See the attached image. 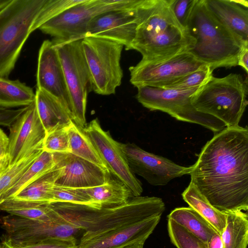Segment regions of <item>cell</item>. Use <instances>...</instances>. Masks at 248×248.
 <instances>
[{"label": "cell", "instance_id": "e575fe53", "mask_svg": "<svg viewBox=\"0 0 248 248\" xmlns=\"http://www.w3.org/2000/svg\"><path fill=\"white\" fill-rule=\"evenodd\" d=\"M77 245L76 238L28 243L14 242L2 238L0 243L1 248H77Z\"/></svg>", "mask_w": 248, "mask_h": 248}, {"label": "cell", "instance_id": "f35d334b", "mask_svg": "<svg viewBox=\"0 0 248 248\" xmlns=\"http://www.w3.org/2000/svg\"><path fill=\"white\" fill-rule=\"evenodd\" d=\"M9 139L5 132L0 128V156L7 154Z\"/></svg>", "mask_w": 248, "mask_h": 248}, {"label": "cell", "instance_id": "836d02e7", "mask_svg": "<svg viewBox=\"0 0 248 248\" xmlns=\"http://www.w3.org/2000/svg\"><path fill=\"white\" fill-rule=\"evenodd\" d=\"M68 126L46 133L43 142V151L53 154L70 153Z\"/></svg>", "mask_w": 248, "mask_h": 248}, {"label": "cell", "instance_id": "f546056e", "mask_svg": "<svg viewBox=\"0 0 248 248\" xmlns=\"http://www.w3.org/2000/svg\"><path fill=\"white\" fill-rule=\"evenodd\" d=\"M43 151V149L37 150L18 161L10 165L0 176V197L19 180Z\"/></svg>", "mask_w": 248, "mask_h": 248}, {"label": "cell", "instance_id": "44dd1931", "mask_svg": "<svg viewBox=\"0 0 248 248\" xmlns=\"http://www.w3.org/2000/svg\"><path fill=\"white\" fill-rule=\"evenodd\" d=\"M78 189L88 196L99 209L121 204L134 197L131 191L124 183L111 176L102 185Z\"/></svg>", "mask_w": 248, "mask_h": 248}, {"label": "cell", "instance_id": "83f0119b", "mask_svg": "<svg viewBox=\"0 0 248 248\" xmlns=\"http://www.w3.org/2000/svg\"><path fill=\"white\" fill-rule=\"evenodd\" d=\"M58 174L59 167L57 164L53 170L44 175L16 196L9 199L30 203L52 204V190Z\"/></svg>", "mask_w": 248, "mask_h": 248}, {"label": "cell", "instance_id": "2e32d148", "mask_svg": "<svg viewBox=\"0 0 248 248\" xmlns=\"http://www.w3.org/2000/svg\"><path fill=\"white\" fill-rule=\"evenodd\" d=\"M108 11L94 17L89 23L87 36L108 39L130 50L137 26L136 7ZM85 36V37H86Z\"/></svg>", "mask_w": 248, "mask_h": 248}, {"label": "cell", "instance_id": "277c9868", "mask_svg": "<svg viewBox=\"0 0 248 248\" xmlns=\"http://www.w3.org/2000/svg\"><path fill=\"white\" fill-rule=\"evenodd\" d=\"M185 30L190 41L187 51L213 71L237 65L241 52L248 46L213 17L204 0H196Z\"/></svg>", "mask_w": 248, "mask_h": 248}, {"label": "cell", "instance_id": "52a82bcc", "mask_svg": "<svg viewBox=\"0 0 248 248\" xmlns=\"http://www.w3.org/2000/svg\"><path fill=\"white\" fill-rule=\"evenodd\" d=\"M248 83L240 74L223 78L212 76L193 96L194 108L211 115L226 127L239 126L248 105Z\"/></svg>", "mask_w": 248, "mask_h": 248}, {"label": "cell", "instance_id": "ac0fdd59", "mask_svg": "<svg viewBox=\"0 0 248 248\" xmlns=\"http://www.w3.org/2000/svg\"><path fill=\"white\" fill-rule=\"evenodd\" d=\"M37 89L62 101L70 110V100L62 64L52 41L45 40L39 51L36 74Z\"/></svg>", "mask_w": 248, "mask_h": 248}, {"label": "cell", "instance_id": "9a60e30c", "mask_svg": "<svg viewBox=\"0 0 248 248\" xmlns=\"http://www.w3.org/2000/svg\"><path fill=\"white\" fill-rule=\"evenodd\" d=\"M9 128L7 154L10 165L43 149L46 130L38 115L35 101Z\"/></svg>", "mask_w": 248, "mask_h": 248}, {"label": "cell", "instance_id": "f1b7e54d", "mask_svg": "<svg viewBox=\"0 0 248 248\" xmlns=\"http://www.w3.org/2000/svg\"><path fill=\"white\" fill-rule=\"evenodd\" d=\"M70 153L90 161L109 173L83 128L72 121L68 127Z\"/></svg>", "mask_w": 248, "mask_h": 248}, {"label": "cell", "instance_id": "9c48e42d", "mask_svg": "<svg viewBox=\"0 0 248 248\" xmlns=\"http://www.w3.org/2000/svg\"><path fill=\"white\" fill-rule=\"evenodd\" d=\"M82 39L62 40L54 39L62 68L70 100L73 122L84 128L88 93L93 91L90 73L81 45Z\"/></svg>", "mask_w": 248, "mask_h": 248}, {"label": "cell", "instance_id": "4fadbf2b", "mask_svg": "<svg viewBox=\"0 0 248 248\" xmlns=\"http://www.w3.org/2000/svg\"><path fill=\"white\" fill-rule=\"evenodd\" d=\"M204 65L187 51L158 62L140 60L129 68L130 82L137 88L155 86L181 77Z\"/></svg>", "mask_w": 248, "mask_h": 248}, {"label": "cell", "instance_id": "b9f144b4", "mask_svg": "<svg viewBox=\"0 0 248 248\" xmlns=\"http://www.w3.org/2000/svg\"><path fill=\"white\" fill-rule=\"evenodd\" d=\"M11 0H0V9L10 2Z\"/></svg>", "mask_w": 248, "mask_h": 248}, {"label": "cell", "instance_id": "8992f818", "mask_svg": "<svg viewBox=\"0 0 248 248\" xmlns=\"http://www.w3.org/2000/svg\"><path fill=\"white\" fill-rule=\"evenodd\" d=\"M53 204L58 212L47 220H32L10 215L0 217V227L5 232L2 238L28 243L76 238L84 229L80 218L83 206L66 203Z\"/></svg>", "mask_w": 248, "mask_h": 248}, {"label": "cell", "instance_id": "8fae6325", "mask_svg": "<svg viewBox=\"0 0 248 248\" xmlns=\"http://www.w3.org/2000/svg\"><path fill=\"white\" fill-rule=\"evenodd\" d=\"M139 0H83L40 27L43 32L62 40L81 39L90 21L97 16L113 10L132 8Z\"/></svg>", "mask_w": 248, "mask_h": 248}, {"label": "cell", "instance_id": "3957f363", "mask_svg": "<svg viewBox=\"0 0 248 248\" xmlns=\"http://www.w3.org/2000/svg\"><path fill=\"white\" fill-rule=\"evenodd\" d=\"M137 26L130 50L141 60L158 62L187 51L190 38L171 10L170 0H140L136 7Z\"/></svg>", "mask_w": 248, "mask_h": 248}, {"label": "cell", "instance_id": "ffe728a7", "mask_svg": "<svg viewBox=\"0 0 248 248\" xmlns=\"http://www.w3.org/2000/svg\"><path fill=\"white\" fill-rule=\"evenodd\" d=\"M35 104L46 133L67 127L73 121L71 111L63 103L43 90L37 88Z\"/></svg>", "mask_w": 248, "mask_h": 248}, {"label": "cell", "instance_id": "d590c367", "mask_svg": "<svg viewBox=\"0 0 248 248\" xmlns=\"http://www.w3.org/2000/svg\"><path fill=\"white\" fill-rule=\"evenodd\" d=\"M196 0H170L172 12L181 26L185 29Z\"/></svg>", "mask_w": 248, "mask_h": 248}, {"label": "cell", "instance_id": "4dcf8cb0", "mask_svg": "<svg viewBox=\"0 0 248 248\" xmlns=\"http://www.w3.org/2000/svg\"><path fill=\"white\" fill-rule=\"evenodd\" d=\"M212 72L210 66L206 64L181 77L155 86L179 90L201 87L213 76Z\"/></svg>", "mask_w": 248, "mask_h": 248}, {"label": "cell", "instance_id": "ba28073f", "mask_svg": "<svg viewBox=\"0 0 248 248\" xmlns=\"http://www.w3.org/2000/svg\"><path fill=\"white\" fill-rule=\"evenodd\" d=\"M200 88L179 90L140 86L137 87L136 98L143 107L151 110L167 113L178 120L201 125L216 133L226 127L225 124L211 115L197 111L191 104L192 97Z\"/></svg>", "mask_w": 248, "mask_h": 248}, {"label": "cell", "instance_id": "603a6c76", "mask_svg": "<svg viewBox=\"0 0 248 248\" xmlns=\"http://www.w3.org/2000/svg\"><path fill=\"white\" fill-rule=\"evenodd\" d=\"M182 196L189 207L202 216L218 233L220 234L222 232L226 224V213L213 206L191 182Z\"/></svg>", "mask_w": 248, "mask_h": 248}, {"label": "cell", "instance_id": "d6986e66", "mask_svg": "<svg viewBox=\"0 0 248 248\" xmlns=\"http://www.w3.org/2000/svg\"><path fill=\"white\" fill-rule=\"evenodd\" d=\"M213 17L237 37L248 44V8L233 0H204Z\"/></svg>", "mask_w": 248, "mask_h": 248}, {"label": "cell", "instance_id": "d4e9b609", "mask_svg": "<svg viewBox=\"0 0 248 248\" xmlns=\"http://www.w3.org/2000/svg\"><path fill=\"white\" fill-rule=\"evenodd\" d=\"M227 214L226 224L220 236L224 248H247L248 216L237 211Z\"/></svg>", "mask_w": 248, "mask_h": 248}, {"label": "cell", "instance_id": "7a4b0ae2", "mask_svg": "<svg viewBox=\"0 0 248 248\" xmlns=\"http://www.w3.org/2000/svg\"><path fill=\"white\" fill-rule=\"evenodd\" d=\"M165 210L158 197L130 198L121 204L94 210L84 206V229L77 248H122L144 244Z\"/></svg>", "mask_w": 248, "mask_h": 248}, {"label": "cell", "instance_id": "d6a6232c", "mask_svg": "<svg viewBox=\"0 0 248 248\" xmlns=\"http://www.w3.org/2000/svg\"><path fill=\"white\" fill-rule=\"evenodd\" d=\"M57 203H66L99 210L94 202L78 188L62 187L55 185L52 190V204Z\"/></svg>", "mask_w": 248, "mask_h": 248}, {"label": "cell", "instance_id": "5bb4252c", "mask_svg": "<svg viewBox=\"0 0 248 248\" xmlns=\"http://www.w3.org/2000/svg\"><path fill=\"white\" fill-rule=\"evenodd\" d=\"M122 149L133 173L153 186H165L172 179L189 175L192 169L178 165L161 156L146 152L133 143H122Z\"/></svg>", "mask_w": 248, "mask_h": 248}, {"label": "cell", "instance_id": "60d3db41", "mask_svg": "<svg viewBox=\"0 0 248 248\" xmlns=\"http://www.w3.org/2000/svg\"><path fill=\"white\" fill-rule=\"evenodd\" d=\"M144 244H139L127 246L122 248H143Z\"/></svg>", "mask_w": 248, "mask_h": 248}, {"label": "cell", "instance_id": "1f68e13d", "mask_svg": "<svg viewBox=\"0 0 248 248\" xmlns=\"http://www.w3.org/2000/svg\"><path fill=\"white\" fill-rule=\"evenodd\" d=\"M167 228L170 240L176 248H207L206 243L170 218Z\"/></svg>", "mask_w": 248, "mask_h": 248}, {"label": "cell", "instance_id": "30bf717a", "mask_svg": "<svg viewBox=\"0 0 248 248\" xmlns=\"http://www.w3.org/2000/svg\"><path fill=\"white\" fill-rule=\"evenodd\" d=\"M81 45L93 91L103 95L114 94L123 77L120 60L124 46L108 39L93 36L84 37Z\"/></svg>", "mask_w": 248, "mask_h": 248}, {"label": "cell", "instance_id": "7bdbcfd3", "mask_svg": "<svg viewBox=\"0 0 248 248\" xmlns=\"http://www.w3.org/2000/svg\"><path fill=\"white\" fill-rule=\"evenodd\" d=\"M0 248H1V245H0Z\"/></svg>", "mask_w": 248, "mask_h": 248}, {"label": "cell", "instance_id": "484cf974", "mask_svg": "<svg viewBox=\"0 0 248 248\" xmlns=\"http://www.w3.org/2000/svg\"><path fill=\"white\" fill-rule=\"evenodd\" d=\"M35 93L32 89L19 80L0 77V107L17 108L32 104Z\"/></svg>", "mask_w": 248, "mask_h": 248}, {"label": "cell", "instance_id": "5b68a950", "mask_svg": "<svg viewBox=\"0 0 248 248\" xmlns=\"http://www.w3.org/2000/svg\"><path fill=\"white\" fill-rule=\"evenodd\" d=\"M48 0H11L0 9V77L14 69L29 35L42 25Z\"/></svg>", "mask_w": 248, "mask_h": 248}, {"label": "cell", "instance_id": "ab89813d", "mask_svg": "<svg viewBox=\"0 0 248 248\" xmlns=\"http://www.w3.org/2000/svg\"><path fill=\"white\" fill-rule=\"evenodd\" d=\"M10 165L9 157L8 154L0 156V176Z\"/></svg>", "mask_w": 248, "mask_h": 248}, {"label": "cell", "instance_id": "cb8c5ba5", "mask_svg": "<svg viewBox=\"0 0 248 248\" xmlns=\"http://www.w3.org/2000/svg\"><path fill=\"white\" fill-rule=\"evenodd\" d=\"M170 218L205 243L217 232L198 212L192 208L178 207L168 216Z\"/></svg>", "mask_w": 248, "mask_h": 248}, {"label": "cell", "instance_id": "6da1fadb", "mask_svg": "<svg viewBox=\"0 0 248 248\" xmlns=\"http://www.w3.org/2000/svg\"><path fill=\"white\" fill-rule=\"evenodd\" d=\"M199 192L223 212L248 209V129L226 127L202 147L189 174Z\"/></svg>", "mask_w": 248, "mask_h": 248}, {"label": "cell", "instance_id": "8d00e7d4", "mask_svg": "<svg viewBox=\"0 0 248 248\" xmlns=\"http://www.w3.org/2000/svg\"><path fill=\"white\" fill-rule=\"evenodd\" d=\"M207 248H224L220 234L216 232L207 243Z\"/></svg>", "mask_w": 248, "mask_h": 248}, {"label": "cell", "instance_id": "7402d4cb", "mask_svg": "<svg viewBox=\"0 0 248 248\" xmlns=\"http://www.w3.org/2000/svg\"><path fill=\"white\" fill-rule=\"evenodd\" d=\"M61 154L43 151L19 180L0 197V202L13 198L32 183L55 169Z\"/></svg>", "mask_w": 248, "mask_h": 248}, {"label": "cell", "instance_id": "74e56055", "mask_svg": "<svg viewBox=\"0 0 248 248\" xmlns=\"http://www.w3.org/2000/svg\"><path fill=\"white\" fill-rule=\"evenodd\" d=\"M248 46H245L241 52L238 60L237 65L241 66L248 73Z\"/></svg>", "mask_w": 248, "mask_h": 248}, {"label": "cell", "instance_id": "4316f807", "mask_svg": "<svg viewBox=\"0 0 248 248\" xmlns=\"http://www.w3.org/2000/svg\"><path fill=\"white\" fill-rule=\"evenodd\" d=\"M0 211L24 218L45 220L54 217L58 209L54 204L30 203L7 199L0 202Z\"/></svg>", "mask_w": 248, "mask_h": 248}, {"label": "cell", "instance_id": "e0dca14e", "mask_svg": "<svg viewBox=\"0 0 248 248\" xmlns=\"http://www.w3.org/2000/svg\"><path fill=\"white\" fill-rule=\"evenodd\" d=\"M55 185L72 188H86L104 184L110 173L94 164L71 153L62 154L58 164Z\"/></svg>", "mask_w": 248, "mask_h": 248}, {"label": "cell", "instance_id": "7c38bea8", "mask_svg": "<svg viewBox=\"0 0 248 248\" xmlns=\"http://www.w3.org/2000/svg\"><path fill=\"white\" fill-rule=\"evenodd\" d=\"M83 129L109 173L129 189L133 197L140 196L143 191L141 183L129 167L122 143L114 140L109 131H105L97 118L86 124Z\"/></svg>", "mask_w": 248, "mask_h": 248}]
</instances>
